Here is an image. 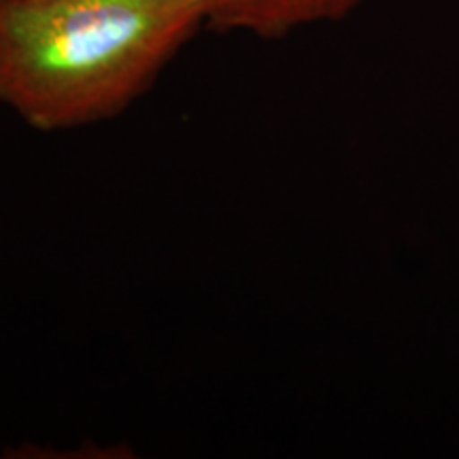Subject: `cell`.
<instances>
[{
    "mask_svg": "<svg viewBox=\"0 0 459 459\" xmlns=\"http://www.w3.org/2000/svg\"><path fill=\"white\" fill-rule=\"evenodd\" d=\"M203 26V0H0V102L45 132L107 122Z\"/></svg>",
    "mask_w": 459,
    "mask_h": 459,
    "instance_id": "obj_1",
    "label": "cell"
},
{
    "mask_svg": "<svg viewBox=\"0 0 459 459\" xmlns=\"http://www.w3.org/2000/svg\"><path fill=\"white\" fill-rule=\"evenodd\" d=\"M366 0H203L206 26L260 39H283L300 28L341 22Z\"/></svg>",
    "mask_w": 459,
    "mask_h": 459,
    "instance_id": "obj_2",
    "label": "cell"
}]
</instances>
